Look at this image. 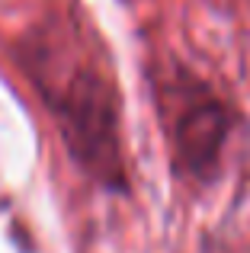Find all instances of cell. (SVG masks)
I'll return each mask as SVG.
<instances>
[{
	"label": "cell",
	"mask_w": 250,
	"mask_h": 253,
	"mask_svg": "<svg viewBox=\"0 0 250 253\" xmlns=\"http://www.w3.org/2000/svg\"><path fill=\"white\" fill-rule=\"evenodd\" d=\"M23 64L61 131L71 161L106 192H125L122 106L113 77L87 58L58 68L45 51H26Z\"/></svg>",
	"instance_id": "cell-1"
},
{
	"label": "cell",
	"mask_w": 250,
	"mask_h": 253,
	"mask_svg": "<svg viewBox=\"0 0 250 253\" xmlns=\"http://www.w3.org/2000/svg\"><path fill=\"white\" fill-rule=\"evenodd\" d=\"M164 135L173 157V173L189 183H208L218 173L221 151L231 135V109L199 77L176 64L154 77Z\"/></svg>",
	"instance_id": "cell-2"
}]
</instances>
